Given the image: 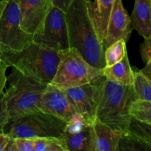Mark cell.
Segmentation results:
<instances>
[{
	"mask_svg": "<svg viewBox=\"0 0 151 151\" xmlns=\"http://www.w3.org/2000/svg\"><path fill=\"white\" fill-rule=\"evenodd\" d=\"M73 1L74 0H51L53 6L59 7L65 12L67 10L69 6Z\"/></svg>",
	"mask_w": 151,
	"mask_h": 151,
	"instance_id": "cell-29",
	"label": "cell"
},
{
	"mask_svg": "<svg viewBox=\"0 0 151 151\" xmlns=\"http://www.w3.org/2000/svg\"><path fill=\"white\" fill-rule=\"evenodd\" d=\"M17 0H7L0 21V50L21 51L33 43V35L21 27Z\"/></svg>",
	"mask_w": 151,
	"mask_h": 151,
	"instance_id": "cell-7",
	"label": "cell"
},
{
	"mask_svg": "<svg viewBox=\"0 0 151 151\" xmlns=\"http://www.w3.org/2000/svg\"><path fill=\"white\" fill-rule=\"evenodd\" d=\"M17 1L20 9V24L22 29L32 35L40 32L46 16L53 6L51 0Z\"/></svg>",
	"mask_w": 151,
	"mask_h": 151,
	"instance_id": "cell-11",
	"label": "cell"
},
{
	"mask_svg": "<svg viewBox=\"0 0 151 151\" xmlns=\"http://www.w3.org/2000/svg\"><path fill=\"white\" fill-rule=\"evenodd\" d=\"M4 151H34L33 139L11 138Z\"/></svg>",
	"mask_w": 151,
	"mask_h": 151,
	"instance_id": "cell-24",
	"label": "cell"
},
{
	"mask_svg": "<svg viewBox=\"0 0 151 151\" xmlns=\"http://www.w3.org/2000/svg\"><path fill=\"white\" fill-rule=\"evenodd\" d=\"M10 137L7 134H0V151H4L5 147H7V144L10 140Z\"/></svg>",
	"mask_w": 151,
	"mask_h": 151,
	"instance_id": "cell-30",
	"label": "cell"
},
{
	"mask_svg": "<svg viewBox=\"0 0 151 151\" xmlns=\"http://www.w3.org/2000/svg\"><path fill=\"white\" fill-rule=\"evenodd\" d=\"M10 121L8 110L4 94L0 97V134L4 133V128Z\"/></svg>",
	"mask_w": 151,
	"mask_h": 151,
	"instance_id": "cell-26",
	"label": "cell"
},
{
	"mask_svg": "<svg viewBox=\"0 0 151 151\" xmlns=\"http://www.w3.org/2000/svg\"><path fill=\"white\" fill-rule=\"evenodd\" d=\"M132 29L131 19L124 8L122 0H116L109 18L106 38L103 41L105 50L119 40L127 42Z\"/></svg>",
	"mask_w": 151,
	"mask_h": 151,
	"instance_id": "cell-12",
	"label": "cell"
},
{
	"mask_svg": "<svg viewBox=\"0 0 151 151\" xmlns=\"http://www.w3.org/2000/svg\"><path fill=\"white\" fill-rule=\"evenodd\" d=\"M33 42L57 52L69 49L66 12L52 6L46 16L42 29L33 35Z\"/></svg>",
	"mask_w": 151,
	"mask_h": 151,
	"instance_id": "cell-8",
	"label": "cell"
},
{
	"mask_svg": "<svg viewBox=\"0 0 151 151\" xmlns=\"http://www.w3.org/2000/svg\"><path fill=\"white\" fill-rule=\"evenodd\" d=\"M92 125L95 137L94 150L117 151L121 135L97 119Z\"/></svg>",
	"mask_w": 151,
	"mask_h": 151,
	"instance_id": "cell-14",
	"label": "cell"
},
{
	"mask_svg": "<svg viewBox=\"0 0 151 151\" xmlns=\"http://www.w3.org/2000/svg\"><path fill=\"white\" fill-rule=\"evenodd\" d=\"M116 0H95L93 2V16L102 42L106 38L109 18Z\"/></svg>",
	"mask_w": 151,
	"mask_h": 151,
	"instance_id": "cell-17",
	"label": "cell"
},
{
	"mask_svg": "<svg viewBox=\"0 0 151 151\" xmlns=\"http://www.w3.org/2000/svg\"><path fill=\"white\" fill-rule=\"evenodd\" d=\"M126 52V42L124 40L121 39L114 43L105 50L106 66H111L119 62Z\"/></svg>",
	"mask_w": 151,
	"mask_h": 151,
	"instance_id": "cell-20",
	"label": "cell"
},
{
	"mask_svg": "<svg viewBox=\"0 0 151 151\" xmlns=\"http://www.w3.org/2000/svg\"><path fill=\"white\" fill-rule=\"evenodd\" d=\"M38 109L58 116L66 123L77 112L64 90L50 83L38 102Z\"/></svg>",
	"mask_w": 151,
	"mask_h": 151,
	"instance_id": "cell-10",
	"label": "cell"
},
{
	"mask_svg": "<svg viewBox=\"0 0 151 151\" xmlns=\"http://www.w3.org/2000/svg\"><path fill=\"white\" fill-rule=\"evenodd\" d=\"M33 139L34 151H67L62 137H43Z\"/></svg>",
	"mask_w": 151,
	"mask_h": 151,
	"instance_id": "cell-19",
	"label": "cell"
},
{
	"mask_svg": "<svg viewBox=\"0 0 151 151\" xmlns=\"http://www.w3.org/2000/svg\"><path fill=\"white\" fill-rule=\"evenodd\" d=\"M0 58L8 67L16 68L35 81L49 84L55 75L60 53L33 42L21 51L0 50Z\"/></svg>",
	"mask_w": 151,
	"mask_h": 151,
	"instance_id": "cell-3",
	"label": "cell"
},
{
	"mask_svg": "<svg viewBox=\"0 0 151 151\" xmlns=\"http://www.w3.org/2000/svg\"><path fill=\"white\" fill-rule=\"evenodd\" d=\"M139 72L143 75H145L149 81H151V63H146L145 66L142 69L139 70Z\"/></svg>",
	"mask_w": 151,
	"mask_h": 151,
	"instance_id": "cell-31",
	"label": "cell"
},
{
	"mask_svg": "<svg viewBox=\"0 0 151 151\" xmlns=\"http://www.w3.org/2000/svg\"><path fill=\"white\" fill-rule=\"evenodd\" d=\"M130 114L139 120L151 125V103L138 99L131 106Z\"/></svg>",
	"mask_w": 151,
	"mask_h": 151,
	"instance_id": "cell-22",
	"label": "cell"
},
{
	"mask_svg": "<svg viewBox=\"0 0 151 151\" xmlns=\"http://www.w3.org/2000/svg\"><path fill=\"white\" fill-rule=\"evenodd\" d=\"M88 125L89 124L87 123L83 116L81 114L76 112L72 116L70 120L66 123L64 135H69V134H73L80 132Z\"/></svg>",
	"mask_w": 151,
	"mask_h": 151,
	"instance_id": "cell-25",
	"label": "cell"
},
{
	"mask_svg": "<svg viewBox=\"0 0 151 151\" xmlns=\"http://www.w3.org/2000/svg\"><path fill=\"white\" fill-rule=\"evenodd\" d=\"M66 125V122L63 119L38 109L9 121L4 133L10 138H61Z\"/></svg>",
	"mask_w": 151,
	"mask_h": 151,
	"instance_id": "cell-5",
	"label": "cell"
},
{
	"mask_svg": "<svg viewBox=\"0 0 151 151\" xmlns=\"http://www.w3.org/2000/svg\"><path fill=\"white\" fill-rule=\"evenodd\" d=\"M63 139L67 151L94 150V131L92 125H88L80 132L64 135Z\"/></svg>",
	"mask_w": 151,
	"mask_h": 151,
	"instance_id": "cell-16",
	"label": "cell"
},
{
	"mask_svg": "<svg viewBox=\"0 0 151 151\" xmlns=\"http://www.w3.org/2000/svg\"><path fill=\"white\" fill-rule=\"evenodd\" d=\"M4 92L10 120L38 110V104L48 84L38 82L12 67Z\"/></svg>",
	"mask_w": 151,
	"mask_h": 151,
	"instance_id": "cell-4",
	"label": "cell"
},
{
	"mask_svg": "<svg viewBox=\"0 0 151 151\" xmlns=\"http://www.w3.org/2000/svg\"><path fill=\"white\" fill-rule=\"evenodd\" d=\"M60 53V61L51 85L65 90L89 83L103 75V69L87 63L76 49L69 47Z\"/></svg>",
	"mask_w": 151,
	"mask_h": 151,
	"instance_id": "cell-6",
	"label": "cell"
},
{
	"mask_svg": "<svg viewBox=\"0 0 151 151\" xmlns=\"http://www.w3.org/2000/svg\"><path fill=\"white\" fill-rule=\"evenodd\" d=\"M117 151H151V148L128 133L120 136Z\"/></svg>",
	"mask_w": 151,
	"mask_h": 151,
	"instance_id": "cell-23",
	"label": "cell"
},
{
	"mask_svg": "<svg viewBox=\"0 0 151 151\" xmlns=\"http://www.w3.org/2000/svg\"><path fill=\"white\" fill-rule=\"evenodd\" d=\"M134 88L139 100L151 103V81L139 71L134 72Z\"/></svg>",
	"mask_w": 151,
	"mask_h": 151,
	"instance_id": "cell-21",
	"label": "cell"
},
{
	"mask_svg": "<svg viewBox=\"0 0 151 151\" xmlns=\"http://www.w3.org/2000/svg\"><path fill=\"white\" fill-rule=\"evenodd\" d=\"M104 78L105 75H102L91 82L64 90L76 111L81 114L89 125H92L96 120Z\"/></svg>",
	"mask_w": 151,
	"mask_h": 151,
	"instance_id": "cell-9",
	"label": "cell"
},
{
	"mask_svg": "<svg viewBox=\"0 0 151 151\" xmlns=\"http://www.w3.org/2000/svg\"><path fill=\"white\" fill-rule=\"evenodd\" d=\"M103 75L109 80L125 86H133L134 82V72L130 65L128 52L122 59L111 66L103 69Z\"/></svg>",
	"mask_w": 151,
	"mask_h": 151,
	"instance_id": "cell-15",
	"label": "cell"
},
{
	"mask_svg": "<svg viewBox=\"0 0 151 151\" xmlns=\"http://www.w3.org/2000/svg\"><path fill=\"white\" fill-rule=\"evenodd\" d=\"M140 53L143 61L146 63H151V34L145 38V41L140 45Z\"/></svg>",
	"mask_w": 151,
	"mask_h": 151,
	"instance_id": "cell-27",
	"label": "cell"
},
{
	"mask_svg": "<svg viewBox=\"0 0 151 151\" xmlns=\"http://www.w3.org/2000/svg\"><path fill=\"white\" fill-rule=\"evenodd\" d=\"M128 133L144 142L151 148V125L133 117L128 127Z\"/></svg>",
	"mask_w": 151,
	"mask_h": 151,
	"instance_id": "cell-18",
	"label": "cell"
},
{
	"mask_svg": "<svg viewBox=\"0 0 151 151\" xmlns=\"http://www.w3.org/2000/svg\"><path fill=\"white\" fill-rule=\"evenodd\" d=\"M91 0H74L66 11L69 47L76 49L93 67L106 66L105 49L97 31Z\"/></svg>",
	"mask_w": 151,
	"mask_h": 151,
	"instance_id": "cell-1",
	"label": "cell"
},
{
	"mask_svg": "<svg viewBox=\"0 0 151 151\" xmlns=\"http://www.w3.org/2000/svg\"><path fill=\"white\" fill-rule=\"evenodd\" d=\"M7 2V0H0V21H1V16H2V13L4 12V8H5Z\"/></svg>",
	"mask_w": 151,
	"mask_h": 151,
	"instance_id": "cell-32",
	"label": "cell"
},
{
	"mask_svg": "<svg viewBox=\"0 0 151 151\" xmlns=\"http://www.w3.org/2000/svg\"><path fill=\"white\" fill-rule=\"evenodd\" d=\"M8 68L7 63L0 58V97L4 94V89L7 84L6 71Z\"/></svg>",
	"mask_w": 151,
	"mask_h": 151,
	"instance_id": "cell-28",
	"label": "cell"
},
{
	"mask_svg": "<svg viewBox=\"0 0 151 151\" xmlns=\"http://www.w3.org/2000/svg\"><path fill=\"white\" fill-rule=\"evenodd\" d=\"M150 1H151V0H150Z\"/></svg>",
	"mask_w": 151,
	"mask_h": 151,
	"instance_id": "cell-33",
	"label": "cell"
},
{
	"mask_svg": "<svg viewBox=\"0 0 151 151\" xmlns=\"http://www.w3.org/2000/svg\"><path fill=\"white\" fill-rule=\"evenodd\" d=\"M138 100L134 86H125L105 76L97 106L96 119L119 134H128L132 116L130 108Z\"/></svg>",
	"mask_w": 151,
	"mask_h": 151,
	"instance_id": "cell-2",
	"label": "cell"
},
{
	"mask_svg": "<svg viewBox=\"0 0 151 151\" xmlns=\"http://www.w3.org/2000/svg\"><path fill=\"white\" fill-rule=\"evenodd\" d=\"M132 29L137 31L144 38L151 34V1L150 0H135L131 17Z\"/></svg>",
	"mask_w": 151,
	"mask_h": 151,
	"instance_id": "cell-13",
	"label": "cell"
}]
</instances>
